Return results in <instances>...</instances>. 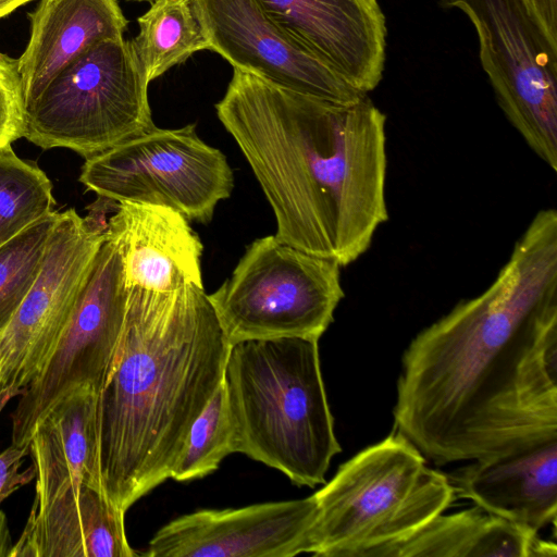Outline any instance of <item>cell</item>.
I'll return each instance as SVG.
<instances>
[{"label":"cell","instance_id":"f546056e","mask_svg":"<svg viewBox=\"0 0 557 557\" xmlns=\"http://www.w3.org/2000/svg\"><path fill=\"white\" fill-rule=\"evenodd\" d=\"M8 546L12 548L10 544V535L5 522V517L2 511H0V548L5 549L8 556H10L11 550L8 549Z\"/></svg>","mask_w":557,"mask_h":557},{"label":"cell","instance_id":"83f0119b","mask_svg":"<svg viewBox=\"0 0 557 557\" xmlns=\"http://www.w3.org/2000/svg\"><path fill=\"white\" fill-rule=\"evenodd\" d=\"M119 202L98 196L97 200L87 206L88 214L83 218L84 224L88 231L97 235H104L108 232V222L106 215L109 211L116 210Z\"/></svg>","mask_w":557,"mask_h":557},{"label":"cell","instance_id":"30bf717a","mask_svg":"<svg viewBox=\"0 0 557 557\" xmlns=\"http://www.w3.org/2000/svg\"><path fill=\"white\" fill-rule=\"evenodd\" d=\"M128 290L119 245L107 234L52 356L11 413L12 444L28 446L37 421L70 389L89 385L99 394L123 331Z\"/></svg>","mask_w":557,"mask_h":557},{"label":"cell","instance_id":"ac0fdd59","mask_svg":"<svg viewBox=\"0 0 557 557\" xmlns=\"http://www.w3.org/2000/svg\"><path fill=\"white\" fill-rule=\"evenodd\" d=\"M28 17L29 41L17 59L24 109L87 49L122 38L128 25L116 0H40Z\"/></svg>","mask_w":557,"mask_h":557},{"label":"cell","instance_id":"6da1fadb","mask_svg":"<svg viewBox=\"0 0 557 557\" xmlns=\"http://www.w3.org/2000/svg\"><path fill=\"white\" fill-rule=\"evenodd\" d=\"M394 431L437 466L557 438V211L540 210L481 295L401 358Z\"/></svg>","mask_w":557,"mask_h":557},{"label":"cell","instance_id":"7c38bea8","mask_svg":"<svg viewBox=\"0 0 557 557\" xmlns=\"http://www.w3.org/2000/svg\"><path fill=\"white\" fill-rule=\"evenodd\" d=\"M318 503L306 498L201 509L159 529L143 556L293 557L317 548Z\"/></svg>","mask_w":557,"mask_h":557},{"label":"cell","instance_id":"7a4b0ae2","mask_svg":"<svg viewBox=\"0 0 557 557\" xmlns=\"http://www.w3.org/2000/svg\"><path fill=\"white\" fill-rule=\"evenodd\" d=\"M216 115L276 220L274 236L347 267L387 221L386 115L367 96L332 102L234 69Z\"/></svg>","mask_w":557,"mask_h":557},{"label":"cell","instance_id":"cb8c5ba5","mask_svg":"<svg viewBox=\"0 0 557 557\" xmlns=\"http://www.w3.org/2000/svg\"><path fill=\"white\" fill-rule=\"evenodd\" d=\"M233 454V423L224 382L191 425L170 473V479L187 482L201 479Z\"/></svg>","mask_w":557,"mask_h":557},{"label":"cell","instance_id":"9c48e42d","mask_svg":"<svg viewBox=\"0 0 557 557\" xmlns=\"http://www.w3.org/2000/svg\"><path fill=\"white\" fill-rule=\"evenodd\" d=\"M472 23L497 104L533 152L557 171V52L520 0H438Z\"/></svg>","mask_w":557,"mask_h":557},{"label":"cell","instance_id":"e0dca14e","mask_svg":"<svg viewBox=\"0 0 557 557\" xmlns=\"http://www.w3.org/2000/svg\"><path fill=\"white\" fill-rule=\"evenodd\" d=\"M98 392L76 386L37 421L29 441L36 479L30 510H39L67 491L86 484L102 494L97 458Z\"/></svg>","mask_w":557,"mask_h":557},{"label":"cell","instance_id":"5bb4252c","mask_svg":"<svg viewBox=\"0 0 557 557\" xmlns=\"http://www.w3.org/2000/svg\"><path fill=\"white\" fill-rule=\"evenodd\" d=\"M270 20L368 95L385 69L387 26L379 0H256Z\"/></svg>","mask_w":557,"mask_h":557},{"label":"cell","instance_id":"603a6c76","mask_svg":"<svg viewBox=\"0 0 557 557\" xmlns=\"http://www.w3.org/2000/svg\"><path fill=\"white\" fill-rule=\"evenodd\" d=\"M59 212L51 211L0 245V334L32 288Z\"/></svg>","mask_w":557,"mask_h":557},{"label":"cell","instance_id":"9a60e30c","mask_svg":"<svg viewBox=\"0 0 557 557\" xmlns=\"http://www.w3.org/2000/svg\"><path fill=\"white\" fill-rule=\"evenodd\" d=\"M456 496L539 533L557 519V438L475 460L447 475Z\"/></svg>","mask_w":557,"mask_h":557},{"label":"cell","instance_id":"4316f807","mask_svg":"<svg viewBox=\"0 0 557 557\" xmlns=\"http://www.w3.org/2000/svg\"><path fill=\"white\" fill-rule=\"evenodd\" d=\"M520 1L549 48L557 52V0Z\"/></svg>","mask_w":557,"mask_h":557},{"label":"cell","instance_id":"ffe728a7","mask_svg":"<svg viewBox=\"0 0 557 557\" xmlns=\"http://www.w3.org/2000/svg\"><path fill=\"white\" fill-rule=\"evenodd\" d=\"M557 546L479 506L441 513L376 557H556Z\"/></svg>","mask_w":557,"mask_h":557},{"label":"cell","instance_id":"4dcf8cb0","mask_svg":"<svg viewBox=\"0 0 557 557\" xmlns=\"http://www.w3.org/2000/svg\"><path fill=\"white\" fill-rule=\"evenodd\" d=\"M128 1H138V2L145 1V2H153L154 0H128Z\"/></svg>","mask_w":557,"mask_h":557},{"label":"cell","instance_id":"3957f363","mask_svg":"<svg viewBox=\"0 0 557 557\" xmlns=\"http://www.w3.org/2000/svg\"><path fill=\"white\" fill-rule=\"evenodd\" d=\"M230 349L205 288L129 287L97 404L101 491L114 507L126 512L170 479L191 425L223 381Z\"/></svg>","mask_w":557,"mask_h":557},{"label":"cell","instance_id":"8fae6325","mask_svg":"<svg viewBox=\"0 0 557 557\" xmlns=\"http://www.w3.org/2000/svg\"><path fill=\"white\" fill-rule=\"evenodd\" d=\"M104 235L88 231L74 208L59 212L40 271L0 334V394L18 395L52 356L86 284Z\"/></svg>","mask_w":557,"mask_h":557},{"label":"cell","instance_id":"f1b7e54d","mask_svg":"<svg viewBox=\"0 0 557 557\" xmlns=\"http://www.w3.org/2000/svg\"><path fill=\"white\" fill-rule=\"evenodd\" d=\"M33 0H0V18L9 15L17 8Z\"/></svg>","mask_w":557,"mask_h":557},{"label":"cell","instance_id":"ba28073f","mask_svg":"<svg viewBox=\"0 0 557 557\" xmlns=\"http://www.w3.org/2000/svg\"><path fill=\"white\" fill-rule=\"evenodd\" d=\"M79 182L119 203L164 206L208 223L216 205L231 197L234 175L225 154L189 124L156 126L87 158Z\"/></svg>","mask_w":557,"mask_h":557},{"label":"cell","instance_id":"484cf974","mask_svg":"<svg viewBox=\"0 0 557 557\" xmlns=\"http://www.w3.org/2000/svg\"><path fill=\"white\" fill-rule=\"evenodd\" d=\"M27 454H29L28 446L14 444L0 454V504L35 478L32 466L25 471H20L22 460Z\"/></svg>","mask_w":557,"mask_h":557},{"label":"cell","instance_id":"8992f818","mask_svg":"<svg viewBox=\"0 0 557 557\" xmlns=\"http://www.w3.org/2000/svg\"><path fill=\"white\" fill-rule=\"evenodd\" d=\"M148 85L131 40L87 49L24 109L23 137L85 159L156 127Z\"/></svg>","mask_w":557,"mask_h":557},{"label":"cell","instance_id":"d4e9b609","mask_svg":"<svg viewBox=\"0 0 557 557\" xmlns=\"http://www.w3.org/2000/svg\"><path fill=\"white\" fill-rule=\"evenodd\" d=\"M24 98L17 59L0 51V148L23 137Z\"/></svg>","mask_w":557,"mask_h":557},{"label":"cell","instance_id":"277c9868","mask_svg":"<svg viewBox=\"0 0 557 557\" xmlns=\"http://www.w3.org/2000/svg\"><path fill=\"white\" fill-rule=\"evenodd\" d=\"M317 339H250L231 346L223 382L233 453L284 473L298 486L324 484L341 446Z\"/></svg>","mask_w":557,"mask_h":557},{"label":"cell","instance_id":"2e32d148","mask_svg":"<svg viewBox=\"0 0 557 557\" xmlns=\"http://www.w3.org/2000/svg\"><path fill=\"white\" fill-rule=\"evenodd\" d=\"M107 233L119 245L127 287L162 293L188 284L203 288L202 244L176 210L120 202Z\"/></svg>","mask_w":557,"mask_h":557},{"label":"cell","instance_id":"4fadbf2b","mask_svg":"<svg viewBox=\"0 0 557 557\" xmlns=\"http://www.w3.org/2000/svg\"><path fill=\"white\" fill-rule=\"evenodd\" d=\"M210 50L280 87L347 103L367 96L283 33L256 0H191Z\"/></svg>","mask_w":557,"mask_h":557},{"label":"cell","instance_id":"d6986e66","mask_svg":"<svg viewBox=\"0 0 557 557\" xmlns=\"http://www.w3.org/2000/svg\"><path fill=\"white\" fill-rule=\"evenodd\" d=\"M125 512L82 484L39 510H30L12 557H133Z\"/></svg>","mask_w":557,"mask_h":557},{"label":"cell","instance_id":"5b68a950","mask_svg":"<svg viewBox=\"0 0 557 557\" xmlns=\"http://www.w3.org/2000/svg\"><path fill=\"white\" fill-rule=\"evenodd\" d=\"M318 557H376L443 513L456 494L447 475L393 432L339 466L314 493Z\"/></svg>","mask_w":557,"mask_h":557},{"label":"cell","instance_id":"7402d4cb","mask_svg":"<svg viewBox=\"0 0 557 557\" xmlns=\"http://www.w3.org/2000/svg\"><path fill=\"white\" fill-rule=\"evenodd\" d=\"M52 184L34 162L11 145L0 148V245L53 211Z\"/></svg>","mask_w":557,"mask_h":557},{"label":"cell","instance_id":"44dd1931","mask_svg":"<svg viewBox=\"0 0 557 557\" xmlns=\"http://www.w3.org/2000/svg\"><path fill=\"white\" fill-rule=\"evenodd\" d=\"M137 22L139 34L131 42L148 83L210 50L191 0H154Z\"/></svg>","mask_w":557,"mask_h":557},{"label":"cell","instance_id":"52a82bcc","mask_svg":"<svg viewBox=\"0 0 557 557\" xmlns=\"http://www.w3.org/2000/svg\"><path fill=\"white\" fill-rule=\"evenodd\" d=\"M344 296L336 261L299 250L274 235L255 239L230 278L208 294L231 346L283 337L319 341Z\"/></svg>","mask_w":557,"mask_h":557}]
</instances>
